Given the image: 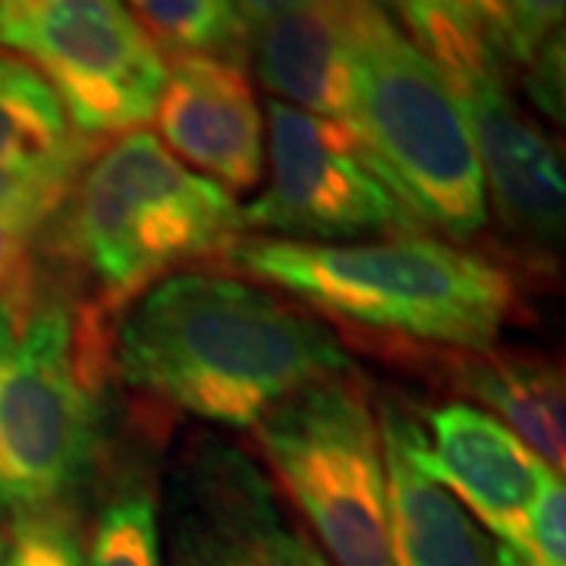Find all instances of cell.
<instances>
[{
	"label": "cell",
	"instance_id": "obj_1",
	"mask_svg": "<svg viewBox=\"0 0 566 566\" xmlns=\"http://www.w3.org/2000/svg\"><path fill=\"white\" fill-rule=\"evenodd\" d=\"M111 371L148 403L255 428L300 394L353 371L340 337L262 283L177 271L120 312Z\"/></svg>",
	"mask_w": 566,
	"mask_h": 566
},
{
	"label": "cell",
	"instance_id": "obj_2",
	"mask_svg": "<svg viewBox=\"0 0 566 566\" xmlns=\"http://www.w3.org/2000/svg\"><path fill=\"white\" fill-rule=\"evenodd\" d=\"M243 208L177 161L155 133L98 142L41 230L35 255L107 318L186 264L218 262Z\"/></svg>",
	"mask_w": 566,
	"mask_h": 566
},
{
	"label": "cell",
	"instance_id": "obj_3",
	"mask_svg": "<svg viewBox=\"0 0 566 566\" xmlns=\"http://www.w3.org/2000/svg\"><path fill=\"white\" fill-rule=\"evenodd\" d=\"M221 262L334 322L453 353L494 349L520 312L504 264L424 233L368 243L240 237Z\"/></svg>",
	"mask_w": 566,
	"mask_h": 566
},
{
	"label": "cell",
	"instance_id": "obj_4",
	"mask_svg": "<svg viewBox=\"0 0 566 566\" xmlns=\"http://www.w3.org/2000/svg\"><path fill=\"white\" fill-rule=\"evenodd\" d=\"M114 318L32 255L0 290V504H66L102 450Z\"/></svg>",
	"mask_w": 566,
	"mask_h": 566
},
{
	"label": "cell",
	"instance_id": "obj_5",
	"mask_svg": "<svg viewBox=\"0 0 566 566\" xmlns=\"http://www.w3.org/2000/svg\"><path fill=\"white\" fill-rule=\"evenodd\" d=\"M353 136L375 174L416 214L457 243L488 223V196L469 123L444 73L378 0L353 13Z\"/></svg>",
	"mask_w": 566,
	"mask_h": 566
},
{
	"label": "cell",
	"instance_id": "obj_6",
	"mask_svg": "<svg viewBox=\"0 0 566 566\" xmlns=\"http://www.w3.org/2000/svg\"><path fill=\"white\" fill-rule=\"evenodd\" d=\"M252 434L331 566H394L381 424L353 371L293 394Z\"/></svg>",
	"mask_w": 566,
	"mask_h": 566
},
{
	"label": "cell",
	"instance_id": "obj_7",
	"mask_svg": "<svg viewBox=\"0 0 566 566\" xmlns=\"http://www.w3.org/2000/svg\"><path fill=\"white\" fill-rule=\"evenodd\" d=\"M0 48L29 66L82 139L155 117L167 61L123 0H0Z\"/></svg>",
	"mask_w": 566,
	"mask_h": 566
},
{
	"label": "cell",
	"instance_id": "obj_8",
	"mask_svg": "<svg viewBox=\"0 0 566 566\" xmlns=\"http://www.w3.org/2000/svg\"><path fill=\"white\" fill-rule=\"evenodd\" d=\"M264 129L271 180L243 208V230L300 243H368L422 233V223L375 174L344 126L271 102Z\"/></svg>",
	"mask_w": 566,
	"mask_h": 566
},
{
	"label": "cell",
	"instance_id": "obj_9",
	"mask_svg": "<svg viewBox=\"0 0 566 566\" xmlns=\"http://www.w3.org/2000/svg\"><path fill=\"white\" fill-rule=\"evenodd\" d=\"M161 491L164 566H331L264 465L221 434L189 438Z\"/></svg>",
	"mask_w": 566,
	"mask_h": 566
},
{
	"label": "cell",
	"instance_id": "obj_10",
	"mask_svg": "<svg viewBox=\"0 0 566 566\" xmlns=\"http://www.w3.org/2000/svg\"><path fill=\"white\" fill-rule=\"evenodd\" d=\"M469 123L488 205L532 249H554L564 237L566 177L554 142L528 120L501 82V57L444 73Z\"/></svg>",
	"mask_w": 566,
	"mask_h": 566
},
{
	"label": "cell",
	"instance_id": "obj_11",
	"mask_svg": "<svg viewBox=\"0 0 566 566\" xmlns=\"http://www.w3.org/2000/svg\"><path fill=\"white\" fill-rule=\"evenodd\" d=\"M161 139L205 180L230 196L252 192L264 174V117L243 63L177 57L155 104Z\"/></svg>",
	"mask_w": 566,
	"mask_h": 566
},
{
	"label": "cell",
	"instance_id": "obj_12",
	"mask_svg": "<svg viewBox=\"0 0 566 566\" xmlns=\"http://www.w3.org/2000/svg\"><path fill=\"white\" fill-rule=\"evenodd\" d=\"M422 463L504 545L523 547L526 510L547 469L485 409L444 403L424 412Z\"/></svg>",
	"mask_w": 566,
	"mask_h": 566
},
{
	"label": "cell",
	"instance_id": "obj_13",
	"mask_svg": "<svg viewBox=\"0 0 566 566\" xmlns=\"http://www.w3.org/2000/svg\"><path fill=\"white\" fill-rule=\"evenodd\" d=\"M356 0H312L268 20L249 35V54L274 102L353 133Z\"/></svg>",
	"mask_w": 566,
	"mask_h": 566
},
{
	"label": "cell",
	"instance_id": "obj_14",
	"mask_svg": "<svg viewBox=\"0 0 566 566\" xmlns=\"http://www.w3.org/2000/svg\"><path fill=\"white\" fill-rule=\"evenodd\" d=\"M378 424L394 566H491L494 542L422 463V424L397 403Z\"/></svg>",
	"mask_w": 566,
	"mask_h": 566
},
{
	"label": "cell",
	"instance_id": "obj_15",
	"mask_svg": "<svg viewBox=\"0 0 566 566\" xmlns=\"http://www.w3.org/2000/svg\"><path fill=\"white\" fill-rule=\"evenodd\" d=\"M450 378L488 406V416L506 424L547 469L564 472L566 400L557 365L535 356H501L494 349L453 353Z\"/></svg>",
	"mask_w": 566,
	"mask_h": 566
},
{
	"label": "cell",
	"instance_id": "obj_16",
	"mask_svg": "<svg viewBox=\"0 0 566 566\" xmlns=\"http://www.w3.org/2000/svg\"><path fill=\"white\" fill-rule=\"evenodd\" d=\"M95 145L73 129L54 92L10 57L0 73V202L76 174Z\"/></svg>",
	"mask_w": 566,
	"mask_h": 566
},
{
	"label": "cell",
	"instance_id": "obj_17",
	"mask_svg": "<svg viewBox=\"0 0 566 566\" xmlns=\"http://www.w3.org/2000/svg\"><path fill=\"white\" fill-rule=\"evenodd\" d=\"M151 44L177 57H249V25L233 0H123Z\"/></svg>",
	"mask_w": 566,
	"mask_h": 566
},
{
	"label": "cell",
	"instance_id": "obj_18",
	"mask_svg": "<svg viewBox=\"0 0 566 566\" xmlns=\"http://www.w3.org/2000/svg\"><path fill=\"white\" fill-rule=\"evenodd\" d=\"M85 566H164L158 491L126 469L104 494L85 545Z\"/></svg>",
	"mask_w": 566,
	"mask_h": 566
},
{
	"label": "cell",
	"instance_id": "obj_19",
	"mask_svg": "<svg viewBox=\"0 0 566 566\" xmlns=\"http://www.w3.org/2000/svg\"><path fill=\"white\" fill-rule=\"evenodd\" d=\"M0 566H85V538L70 501L10 510L0 523Z\"/></svg>",
	"mask_w": 566,
	"mask_h": 566
},
{
	"label": "cell",
	"instance_id": "obj_20",
	"mask_svg": "<svg viewBox=\"0 0 566 566\" xmlns=\"http://www.w3.org/2000/svg\"><path fill=\"white\" fill-rule=\"evenodd\" d=\"M76 174L44 180L7 202H0V290L29 268L41 240V230L57 211V205L63 202Z\"/></svg>",
	"mask_w": 566,
	"mask_h": 566
},
{
	"label": "cell",
	"instance_id": "obj_21",
	"mask_svg": "<svg viewBox=\"0 0 566 566\" xmlns=\"http://www.w3.org/2000/svg\"><path fill=\"white\" fill-rule=\"evenodd\" d=\"M566 0H491V44L526 66L547 41L564 32Z\"/></svg>",
	"mask_w": 566,
	"mask_h": 566
},
{
	"label": "cell",
	"instance_id": "obj_22",
	"mask_svg": "<svg viewBox=\"0 0 566 566\" xmlns=\"http://www.w3.org/2000/svg\"><path fill=\"white\" fill-rule=\"evenodd\" d=\"M520 554L532 566H566V491L557 472H547L528 504Z\"/></svg>",
	"mask_w": 566,
	"mask_h": 566
},
{
	"label": "cell",
	"instance_id": "obj_23",
	"mask_svg": "<svg viewBox=\"0 0 566 566\" xmlns=\"http://www.w3.org/2000/svg\"><path fill=\"white\" fill-rule=\"evenodd\" d=\"M526 92L542 114L564 123V32L526 63Z\"/></svg>",
	"mask_w": 566,
	"mask_h": 566
},
{
	"label": "cell",
	"instance_id": "obj_24",
	"mask_svg": "<svg viewBox=\"0 0 566 566\" xmlns=\"http://www.w3.org/2000/svg\"><path fill=\"white\" fill-rule=\"evenodd\" d=\"M378 3L397 22L419 20V17H444V20L475 25L485 35L491 29V0H378Z\"/></svg>",
	"mask_w": 566,
	"mask_h": 566
},
{
	"label": "cell",
	"instance_id": "obj_25",
	"mask_svg": "<svg viewBox=\"0 0 566 566\" xmlns=\"http://www.w3.org/2000/svg\"><path fill=\"white\" fill-rule=\"evenodd\" d=\"M233 3H237L240 17L249 25V35H252V29H259V25L281 17V13L303 7V3H312V0H233Z\"/></svg>",
	"mask_w": 566,
	"mask_h": 566
},
{
	"label": "cell",
	"instance_id": "obj_26",
	"mask_svg": "<svg viewBox=\"0 0 566 566\" xmlns=\"http://www.w3.org/2000/svg\"><path fill=\"white\" fill-rule=\"evenodd\" d=\"M491 566H532V564H528L526 557H523V554H520L516 547H510V545H504V542H501V545H494V557H491Z\"/></svg>",
	"mask_w": 566,
	"mask_h": 566
},
{
	"label": "cell",
	"instance_id": "obj_27",
	"mask_svg": "<svg viewBox=\"0 0 566 566\" xmlns=\"http://www.w3.org/2000/svg\"><path fill=\"white\" fill-rule=\"evenodd\" d=\"M7 63H10V54H3V51H0V73L7 70Z\"/></svg>",
	"mask_w": 566,
	"mask_h": 566
}]
</instances>
